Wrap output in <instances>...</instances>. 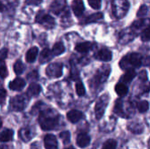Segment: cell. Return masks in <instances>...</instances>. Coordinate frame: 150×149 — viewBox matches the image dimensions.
<instances>
[{"label":"cell","instance_id":"cell-1","mask_svg":"<svg viewBox=\"0 0 150 149\" xmlns=\"http://www.w3.org/2000/svg\"><path fill=\"white\" fill-rule=\"evenodd\" d=\"M59 122V115L53 110H46L40 114L39 124L41 129L45 131L53 130Z\"/></svg>","mask_w":150,"mask_h":149},{"label":"cell","instance_id":"cell-2","mask_svg":"<svg viewBox=\"0 0 150 149\" xmlns=\"http://www.w3.org/2000/svg\"><path fill=\"white\" fill-rule=\"evenodd\" d=\"M112 9L113 15L116 18H120L127 14L129 9V3L127 0H113L112 3Z\"/></svg>","mask_w":150,"mask_h":149},{"label":"cell","instance_id":"cell-3","mask_svg":"<svg viewBox=\"0 0 150 149\" xmlns=\"http://www.w3.org/2000/svg\"><path fill=\"white\" fill-rule=\"evenodd\" d=\"M120 67L122 68H127L128 66L140 67L142 64V56L137 53H132L127 56L124 57L120 61Z\"/></svg>","mask_w":150,"mask_h":149},{"label":"cell","instance_id":"cell-4","mask_svg":"<svg viewBox=\"0 0 150 149\" xmlns=\"http://www.w3.org/2000/svg\"><path fill=\"white\" fill-rule=\"evenodd\" d=\"M26 96L27 95H18L12 97L10 102V106L11 110L16 112L23 111L29 102V99Z\"/></svg>","mask_w":150,"mask_h":149},{"label":"cell","instance_id":"cell-5","mask_svg":"<svg viewBox=\"0 0 150 149\" xmlns=\"http://www.w3.org/2000/svg\"><path fill=\"white\" fill-rule=\"evenodd\" d=\"M35 21L41 25H43L47 29H52L55 25V21L54 19L48 14L45 13L44 11H40L36 16Z\"/></svg>","mask_w":150,"mask_h":149},{"label":"cell","instance_id":"cell-6","mask_svg":"<svg viewBox=\"0 0 150 149\" xmlns=\"http://www.w3.org/2000/svg\"><path fill=\"white\" fill-rule=\"evenodd\" d=\"M109 101V97L107 95H104L102 97H99V99L98 100L96 106H95V113H96V118L98 119H100L105 112V110L107 106Z\"/></svg>","mask_w":150,"mask_h":149},{"label":"cell","instance_id":"cell-7","mask_svg":"<svg viewBox=\"0 0 150 149\" xmlns=\"http://www.w3.org/2000/svg\"><path fill=\"white\" fill-rule=\"evenodd\" d=\"M63 66L62 63H51L46 68V74L49 77H60L62 75Z\"/></svg>","mask_w":150,"mask_h":149},{"label":"cell","instance_id":"cell-8","mask_svg":"<svg viewBox=\"0 0 150 149\" xmlns=\"http://www.w3.org/2000/svg\"><path fill=\"white\" fill-rule=\"evenodd\" d=\"M66 0H54V2L51 4L50 10L54 14H60L66 8Z\"/></svg>","mask_w":150,"mask_h":149},{"label":"cell","instance_id":"cell-9","mask_svg":"<svg viewBox=\"0 0 150 149\" xmlns=\"http://www.w3.org/2000/svg\"><path fill=\"white\" fill-rule=\"evenodd\" d=\"M44 146L46 149H56L58 142L56 137L53 134H47L44 139Z\"/></svg>","mask_w":150,"mask_h":149},{"label":"cell","instance_id":"cell-10","mask_svg":"<svg viewBox=\"0 0 150 149\" xmlns=\"http://www.w3.org/2000/svg\"><path fill=\"white\" fill-rule=\"evenodd\" d=\"M72 10L76 17H80L84 11V4L83 0H73Z\"/></svg>","mask_w":150,"mask_h":149},{"label":"cell","instance_id":"cell-11","mask_svg":"<svg viewBox=\"0 0 150 149\" xmlns=\"http://www.w3.org/2000/svg\"><path fill=\"white\" fill-rule=\"evenodd\" d=\"M96 58L102 61H109L112 60V52L107 48H102L98 52Z\"/></svg>","mask_w":150,"mask_h":149},{"label":"cell","instance_id":"cell-12","mask_svg":"<svg viewBox=\"0 0 150 149\" xmlns=\"http://www.w3.org/2000/svg\"><path fill=\"white\" fill-rule=\"evenodd\" d=\"M25 86V82L22 78H16L13 81H11L9 84V88L12 90H21Z\"/></svg>","mask_w":150,"mask_h":149},{"label":"cell","instance_id":"cell-13","mask_svg":"<svg viewBox=\"0 0 150 149\" xmlns=\"http://www.w3.org/2000/svg\"><path fill=\"white\" fill-rule=\"evenodd\" d=\"M83 113L80 111H76V110H72L67 113V118L71 123L78 122L83 119Z\"/></svg>","mask_w":150,"mask_h":149},{"label":"cell","instance_id":"cell-14","mask_svg":"<svg viewBox=\"0 0 150 149\" xmlns=\"http://www.w3.org/2000/svg\"><path fill=\"white\" fill-rule=\"evenodd\" d=\"M91 142V138L86 133H80L76 138V144L80 148H86Z\"/></svg>","mask_w":150,"mask_h":149},{"label":"cell","instance_id":"cell-15","mask_svg":"<svg viewBox=\"0 0 150 149\" xmlns=\"http://www.w3.org/2000/svg\"><path fill=\"white\" fill-rule=\"evenodd\" d=\"M53 52L52 50L48 49V48H45L42 50V52L40 53V63H47L52 58H53Z\"/></svg>","mask_w":150,"mask_h":149},{"label":"cell","instance_id":"cell-16","mask_svg":"<svg viewBox=\"0 0 150 149\" xmlns=\"http://www.w3.org/2000/svg\"><path fill=\"white\" fill-rule=\"evenodd\" d=\"M38 47H31L25 54V60L27 62H33L38 55Z\"/></svg>","mask_w":150,"mask_h":149},{"label":"cell","instance_id":"cell-17","mask_svg":"<svg viewBox=\"0 0 150 149\" xmlns=\"http://www.w3.org/2000/svg\"><path fill=\"white\" fill-rule=\"evenodd\" d=\"M40 91H41V88L39 84L31 83L26 91V95L29 97H35V96H38Z\"/></svg>","mask_w":150,"mask_h":149},{"label":"cell","instance_id":"cell-18","mask_svg":"<svg viewBox=\"0 0 150 149\" xmlns=\"http://www.w3.org/2000/svg\"><path fill=\"white\" fill-rule=\"evenodd\" d=\"M92 47L91 42H83L76 46V50L79 53H87Z\"/></svg>","mask_w":150,"mask_h":149},{"label":"cell","instance_id":"cell-19","mask_svg":"<svg viewBox=\"0 0 150 149\" xmlns=\"http://www.w3.org/2000/svg\"><path fill=\"white\" fill-rule=\"evenodd\" d=\"M12 136H13V132L10 129H6L2 133H0V141L3 142L10 141L12 139Z\"/></svg>","mask_w":150,"mask_h":149},{"label":"cell","instance_id":"cell-20","mask_svg":"<svg viewBox=\"0 0 150 149\" xmlns=\"http://www.w3.org/2000/svg\"><path fill=\"white\" fill-rule=\"evenodd\" d=\"M115 91L116 93L120 96V97H123L126 96L127 94L128 89L127 87V85H125L124 83H119L116 86H115Z\"/></svg>","mask_w":150,"mask_h":149},{"label":"cell","instance_id":"cell-21","mask_svg":"<svg viewBox=\"0 0 150 149\" xmlns=\"http://www.w3.org/2000/svg\"><path fill=\"white\" fill-rule=\"evenodd\" d=\"M65 51V47H64V45L62 43V42H57L54 45L53 47V54L54 55H60L62 54H63Z\"/></svg>","mask_w":150,"mask_h":149},{"label":"cell","instance_id":"cell-22","mask_svg":"<svg viewBox=\"0 0 150 149\" xmlns=\"http://www.w3.org/2000/svg\"><path fill=\"white\" fill-rule=\"evenodd\" d=\"M135 76H136V73L134 69H127V71L125 73V75L122 77V81L125 83H130L131 81H133Z\"/></svg>","mask_w":150,"mask_h":149},{"label":"cell","instance_id":"cell-23","mask_svg":"<svg viewBox=\"0 0 150 149\" xmlns=\"http://www.w3.org/2000/svg\"><path fill=\"white\" fill-rule=\"evenodd\" d=\"M13 69H14V71H15V73L17 75H21L24 72V70H25V65L23 64V62L20 60H18L14 63Z\"/></svg>","mask_w":150,"mask_h":149},{"label":"cell","instance_id":"cell-24","mask_svg":"<svg viewBox=\"0 0 150 149\" xmlns=\"http://www.w3.org/2000/svg\"><path fill=\"white\" fill-rule=\"evenodd\" d=\"M103 18V14L101 12H97L94 14H91V16L86 18L85 23H92V22H96L99 19H101Z\"/></svg>","mask_w":150,"mask_h":149},{"label":"cell","instance_id":"cell-25","mask_svg":"<svg viewBox=\"0 0 150 149\" xmlns=\"http://www.w3.org/2000/svg\"><path fill=\"white\" fill-rule=\"evenodd\" d=\"M8 75V70L4 60H0V76L2 78H5Z\"/></svg>","mask_w":150,"mask_h":149},{"label":"cell","instance_id":"cell-26","mask_svg":"<svg viewBox=\"0 0 150 149\" xmlns=\"http://www.w3.org/2000/svg\"><path fill=\"white\" fill-rule=\"evenodd\" d=\"M116 148H117V141L114 140H108L104 144L102 149H116Z\"/></svg>","mask_w":150,"mask_h":149},{"label":"cell","instance_id":"cell-27","mask_svg":"<svg viewBox=\"0 0 150 149\" xmlns=\"http://www.w3.org/2000/svg\"><path fill=\"white\" fill-rule=\"evenodd\" d=\"M76 90L77 95L80 96V97H83V96L85 95V88H84L83 84L81 82L76 83Z\"/></svg>","mask_w":150,"mask_h":149},{"label":"cell","instance_id":"cell-28","mask_svg":"<svg viewBox=\"0 0 150 149\" xmlns=\"http://www.w3.org/2000/svg\"><path fill=\"white\" fill-rule=\"evenodd\" d=\"M60 138L62 139V142L64 144H68L70 141V133H69V132H68V131L62 132L60 133Z\"/></svg>","mask_w":150,"mask_h":149},{"label":"cell","instance_id":"cell-29","mask_svg":"<svg viewBox=\"0 0 150 149\" xmlns=\"http://www.w3.org/2000/svg\"><path fill=\"white\" fill-rule=\"evenodd\" d=\"M149 103L147 101H142L138 104V111L140 112H146L149 110Z\"/></svg>","mask_w":150,"mask_h":149},{"label":"cell","instance_id":"cell-30","mask_svg":"<svg viewBox=\"0 0 150 149\" xmlns=\"http://www.w3.org/2000/svg\"><path fill=\"white\" fill-rule=\"evenodd\" d=\"M141 38L143 41H149L150 40V26L144 29V31L142 32Z\"/></svg>","mask_w":150,"mask_h":149},{"label":"cell","instance_id":"cell-31","mask_svg":"<svg viewBox=\"0 0 150 149\" xmlns=\"http://www.w3.org/2000/svg\"><path fill=\"white\" fill-rule=\"evenodd\" d=\"M88 3L95 10L101 8V0H88Z\"/></svg>","mask_w":150,"mask_h":149},{"label":"cell","instance_id":"cell-32","mask_svg":"<svg viewBox=\"0 0 150 149\" xmlns=\"http://www.w3.org/2000/svg\"><path fill=\"white\" fill-rule=\"evenodd\" d=\"M115 111L116 113L119 114L120 116H123V110H122V103L120 100H118L115 104Z\"/></svg>","mask_w":150,"mask_h":149},{"label":"cell","instance_id":"cell-33","mask_svg":"<svg viewBox=\"0 0 150 149\" xmlns=\"http://www.w3.org/2000/svg\"><path fill=\"white\" fill-rule=\"evenodd\" d=\"M148 12V7L146 5H142L137 12V16L139 18H142V17H144Z\"/></svg>","mask_w":150,"mask_h":149},{"label":"cell","instance_id":"cell-34","mask_svg":"<svg viewBox=\"0 0 150 149\" xmlns=\"http://www.w3.org/2000/svg\"><path fill=\"white\" fill-rule=\"evenodd\" d=\"M27 79L31 80V81H35L38 80V73L36 70H33L31 71L28 75H27Z\"/></svg>","mask_w":150,"mask_h":149},{"label":"cell","instance_id":"cell-35","mask_svg":"<svg viewBox=\"0 0 150 149\" xmlns=\"http://www.w3.org/2000/svg\"><path fill=\"white\" fill-rule=\"evenodd\" d=\"M42 0H25V4L28 5H40Z\"/></svg>","mask_w":150,"mask_h":149},{"label":"cell","instance_id":"cell-36","mask_svg":"<svg viewBox=\"0 0 150 149\" xmlns=\"http://www.w3.org/2000/svg\"><path fill=\"white\" fill-rule=\"evenodd\" d=\"M8 54V49L7 48H3L0 50V60H4L7 57Z\"/></svg>","mask_w":150,"mask_h":149},{"label":"cell","instance_id":"cell-37","mask_svg":"<svg viewBox=\"0 0 150 149\" xmlns=\"http://www.w3.org/2000/svg\"><path fill=\"white\" fill-rule=\"evenodd\" d=\"M143 24H145V21L143 19L138 20V21H135L133 24V27H134V28H140V27H142L143 25Z\"/></svg>","mask_w":150,"mask_h":149},{"label":"cell","instance_id":"cell-38","mask_svg":"<svg viewBox=\"0 0 150 149\" xmlns=\"http://www.w3.org/2000/svg\"><path fill=\"white\" fill-rule=\"evenodd\" d=\"M6 97V91L4 89L0 88V101H3Z\"/></svg>","mask_w":150,"mask_h":149},{"label":"cell","instance_id":"cell-39","mask_svg":"<svg viewBox=\"0 0 150 149\" xmlns=\"http://www.w3.org/2000/svg\"><path fill=\"white\" fill-rule=\"evenodd\" d=\"M4 9V5H3V4L0 2V11H2V10Z\"/></svg>","mask_w":150,"mask_h":149},{"label":"cell","instance_id":"cell-40","mask_svg":"<svg viewBox=\"0 0 150 149\" xmlns=\"http://www.w3.org/2000/svg\"><path fill=\"white\" fill-rule=\"evenodd\" d=\"M65 149H75L73 147H69V148H65Z\"/></svg>","mask_w":150,"mask_h":149},{"label":"cell","instance_id":"cell-41","mask_svg":"<svg viewBox=\"0 0 150 149\" xmlns=\"http://www.w3.org/2000/svg\"><path fill=\"white\" fill-rule=\"evenodd\" d=\"M1 125H2V123H1V119H0V127H1Z\"/></svg>","mask_w":150,"mask_h":149}]
</instances>
